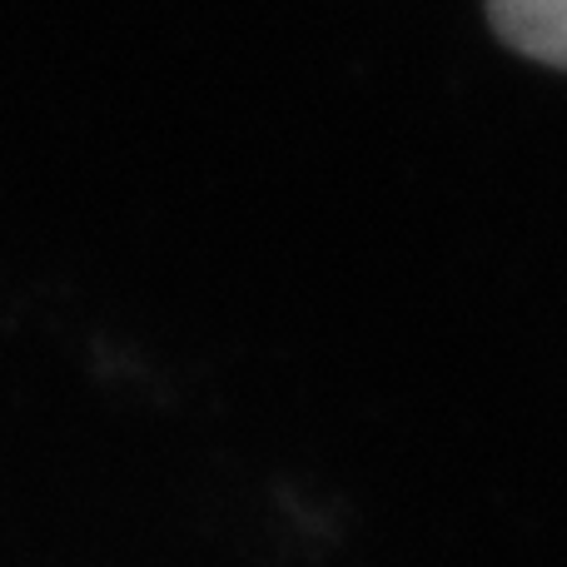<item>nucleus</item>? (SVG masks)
Masks as SVG:
<instances>
[{
	"label": "nucleus",
	"instance_id": "f257e3e1",
	"mask_svg": "<svg viewBox=\"0 0 567 567\" xmlns=\"http://www.w3.org/2000/svg\"><path fill=\"white\" fill-rule=\"evenodd\" d=\"M488 20L518 55L567 70V0H488Z\"/></svg>",
	"mask_w": 567,
	"mask_h": 567
}]
</instances>
